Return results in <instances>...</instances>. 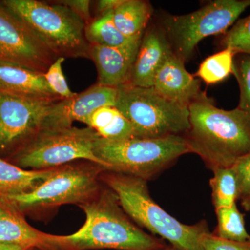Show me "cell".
<instances>
[{
  "instance_id": "3957f363",
  "label": "cell",
  "mask_w": 250,
  "mask_h": 250,
  "mask_svg": "<svg viewBox=\"0 0 250 250\" xmlns=\"http://www.w3.org/2000/svg\"><path fill=\"white\" fill-rule=\"evenodd\" d=\"M102 179L135 223L179 249L204 250L202 240L210 233L205 220L193 225L180 223L154 201L147 181L113 172L104 174Z\"/></svg>"
},
{
  "instance_id": "30bf717a",
  "label": "cell",
  "mask_w": 250,
  "mask_h": 250,
  "mask_svg": "<svg viewBox=\"0 0 250 250\" xmlns=\"http://www.w3.org/2000/svg\"><path fill=\"white\" fill-rule=\"evenodd\" d=\"M58 57L0 1V60L45 73Z\"/></svg>"
},
{
  "instance_id": "f1b7e54d",
  "label": "cell",
  "mask_w": 250,
  "mask_h": 250,
  "mask_svg": "<svg viewBox=\"0 0 250 250\" xmlns=\"http://www.w3.org/2000/svg\"><path fill=\"white\" fill-rule=\"evenodd\" d=\"M202 246L204 250H250V240L244 242L229 241L208 233L202 240Z\"/></svg>"
},
{
  "instance_id": "d6986e66",
  "label": "cell",
  "mask_w": 250,
  "mask_h": 250,
  "mask_svg": "<svg viewBox=\"0 0 250 250\" xmlns=\"http://www.w3.org/2000/svg\"><path fill=\"white\" fill-rule=\"evenodd\" d=\"M152 14V6L147 1L123 0L113 11V21L123 35L133 39L143 36Z\"/></svg>"
},
{
  "instance_id": "e0dca14e",
  "label": "cell",
  "mask_w": 250,
  "mask_h": 250,
  "mask_svg": "<svg viewBox=\"0 0 250 250\" xmlns=\"http://www.w3.org/2000/svg\"><path fill=\"white\" fill-rule=\"evenodd\" d=\"M49 235L32 228L20 213L0 202V243L49 250Z\"/></svg>"
},
{
  "instance_id": "484cf974",
  "label": "cell",
  "mask_w": 250,
  "mask_h": 250,
  "mask_svg": "<svg viewBox=\"0 0 250 250\" xmlns=\"http://www.w3.org/2000/svg\"><path fill=\"white\" fill-rule=\"evenodd\" d=\"M240 89L238 108L250 119V56L241 54L233 62V73Z\"/></svg>"
},
{
  "instance_id": "44dd1931",
  "label": "cell",
  "mask_w": 250,
  "mask_h": 250,
  "mask_svg": "<svg viewBox=\"0 0 250 250\" xmlns=\"http://www.w3.org/2000/svg\"><path fill=\"white\" fill-rule=\"evenodd\" d=\"M85 38L90 45L119 47L136 39H129L118 30L113 21V11L98 15L85 27ZM142 37V36H140Z\"/></svg>"
},
{
  "instance_id": "8fae6325",
  "label": "cell",
  "mask_w": 250,
  "mask_h": 250,
  "mask_svg": "<svg viewBox=\"0 0 250 250\" xmlns=\"http://www.w3.org/2000/svg\"><path fill=\"white\" fill-rule=\"evenodd\" d=\"M54 103L0 93V153L16 152L34 139Z\"/></svg>"
},
{
  "instance_id": "836d02e7",
  "label": "cell",
  "mask_w": 250,
  "mask_h": 250,
  "mask_svg": "<svg viewBox=\"0 0 250 250\" xmlns=\"http://www.w3.org/2000/svg\"><path fill=\"white\" fill-rule=\"evenodd\" d=\"M160 250H182L179 249V248H176V247L172 246V245H170V246H166L165 247V248H163V249H161Z\"/></svg>"
},
{
  "instance_id": "d4e9b609",
  "label": "cell",
  "mask_w": 250,
  "mask_h": 250,
  "mask_svg": "<svg viewBox=\"0 0 250 250\" xmlns=\"http://www.w3.org/2000/svg\"><path fill=\"white\" fill-rule=\"evenodd\" d=\"M223 48L232 49L236 54L250 56V15L236 21L222 40Z\"/></svg>"
},
{
  "instance_id": "4dcf8cb0",
  "label": "cell",
  "mask_w": 250,
  "mask_h": 250,
  "mask_svg": "<svg viewBox=\"0 0 250 250\" xmlns=\"http://www.w3.org/2000/svg\"><path fill=\"white\" fill-rule=\"evenodd\" d=\"M123 0H100L97 3L98 15L104 14L115 9L123 3Z\"/></svg>"
},
{
  "instance_id": "ac0fdd59",
  "label": "cell",
  "mask_w": 250,
  "mask_h": 250,
  "mask_svg": "<svg viewBox=\"0 0 250 250\" xmlns=\"http://www.w3.org/2000/svg\"><path fill=\"white\" fill-rule=\"evenodd\" d=\"M54 170H24L0 158V200L28 193L48 178Z\"/></svg>"
},
{
  "instance_id": "f546056e",
  "label": "cell",
  "mask_w": 250,
  "mask_h": 250,
  "mask_svg": "<svg viewBox=\"0 0 250 250\" xmlns=\"http://www.w3.org/2000/svg\"><path fill=\"white\" fill-rule=\"evenodd\" d=\"M56 2L63 5L69 9L71 10L72 12L75 13L84 22L85 25L91 22L92 18L90 12V1H88V0H62V1H56Z\"/></svg>"
},
{
  "instance_id": "4fadbf2b",
  "label": "cell",
  "mask_w": 250,
  "mask_h": 250,
  "mask_svg": "<svg viewBox=\"0 0 250 250\" xmlns=\"http://www.w3.org/2000/svg\"><path fill=\"white\" fill-rule=\"evenodd\" d=\"M143 36L119 47L90 45L89 59L98 70L97 83L112 88L129 83Z\"/></svg>"
},
{
  "instance_id": "cb8c5ba5",
  "label": "cell",
  "mask_w": 250,
  "mask_h": 250,
  "mask_svg": "<svg viewBox=\"0 0 250 250\" xmlns=\"http://www.w3.org/2000/svg\"><path fill=\"white\" fill-rule=\"evenodd\" d=\"M236 53L230 48H224L210 56L200 64L197 76L207 84H213L225 80L233 73Z\"/></svg>"
},
{
  "instance_id": "e575fe53",
  "label": "cell",
  "mask_w": 250,
  "mask_h": 250,
  "mask_svg": "<svg viewBox=\"0 0 250 250\" xmlns=\"http://www.w3.org/2000/svg\"><path fill=\"white\" fill-rule=\"evenodd\" d=\"M34 248H31V249H29V250H34Z\"/></svg>"
},
{
  "instance_id": "52a82bcc",
  "label": "cell",
  "mask_w": 250,
  "mask_h": 250,
  "mask_svg": "<svg viewBox=\"0 0 250 250\" xmlns=\"http://www.w3.org/2000/svg\"><path fill=\"white\" fill-rule=\"evenodd\" d=\"M104 171L101 166L69 164L56 167L48 178L34 190L0 200L18 213L45 209L67 204L88 201L100 191L99 179Z\"/></svg>"
},
{
  "instance_id": "5bb4252c",
  "label": "cell",
  "mask_w": 250,
  "mask_h": 250,
  "mask_svg": "<svg viewBox=\"0 0 250 250\" xmlns=\"http://www.w3.org/2000/svg\"><path fill=\"white\" fill-rule=\"evenodd\" d=\"M0 93L49 103L63 100L52 91L42 72L2 60H0Z\"/></svg>"
},
{
  "instance_id": "8992f818",
  "label": "cell",
  "mask_w": 250,
  "mask_h": 250,
  "mask_svg": "<svg viewBox=\"0 0 250 250\" xmlns=\"http://www.w3.org/2000/svg\"><path fill=\"white\" fill-rule=\"evenodd\" d=\"M117 88L115 107L132 125L136 137L185 136L190 129L188 107L164 98L153 87L126 83Z\"/></svg>"
},
{
  "instance_id": "2e32d148",
  "label": "cell",
  "mask_w": 250,
  "mask_h": 250,
  "mask_svg": "<svg viewBox=\"0 0 250 250\" xmlns=\"http://www.w3.org/2000/svg\"><path fill=\"white\" fill-rule=\"evenodd\" d=\"M184 62L172 52L156 73L153 88L164 98L188 107L202 91L200 81L187 71Z\"/></svg>"
},
{
  "instance_id": "d6a6232c",
  "label": "cell",
  "mask_w": 250,
  "mask_h": 250,
  "mask_svg": "<svg viewBox=\"0 0 250 250\" xmlns=\"http://www.w3.org/2000/svg\"><path fill=\"white\" fill-rule=\"evenodd\" d=\"M242 207L247 211H250V194L244 200L241 201Z\"/></svg>"
},
{
  "instance_id": "ba28073f",
  "label": "cell",
  "mask_w": 250,
  "mask_h": 250,
  "mask_svg": "<svg viewBox=\"0 0 250 250\" xmlns=\"http://www.w3.org/2000/svg\"><path fill=\"white\" fill-rule=\"evenodd\" d=\"M100 137L88 126L41 131L16 151L14 159L19 167L33 170L56 168L80 159L101 166L93 152Z\"/></svg>"
},
{
  "instance_id": "83f0119b",
  "label": "cell",
  "mask_w": 250,
  "mask_h": 250,
  "mask_svg": "<svg viewBox=\"0 0 250 250\" xmlns=\"http://www.w3.org/2000/svg\"><path fill=\"white\" fill-rule=\"evenodd\" d=\"M238 185V200L242 201L250 194V152L232 166Z\"/></svg>"
},
{
  "instance_id": "7c38bea8",
  "label": "cell",
  "mask_w": 250,
  "mask_h": 250,
  "mask_svg": "<svg viewBox=\"0 0 250 250\" xmlns=\"http://www.w3.org/2000/svg\"><path fill=\"white\" fill-rule=\"evenodd\" d=\"M118 88L98 83L70 98L54 103L42 123L41 131L71 127L75 121L86 125L94 112L104 106H115Z\"/></svg>"
},
{
  "instance_id": "603a6c76",
  "label": "cell",
  "mask_w": 250,
  "mask_h": 250,
  "mask_svg": "<svg viewBox=\"0 0 250 250\" xmlns=\"http://www.w3.org/2000/svg\"><path fill=\"white\" fill-rule=\"evenodd\" d=\"M215 212L218 225L213 234L229 241L244 242L250 240L244 215L238 210L236 204L228 208H219Z\"/></svg>"
},
{
  "instance_id": "277c9868",
  "label": "cell",
  "mask_w": 250,
  "mask_h": 250,
  "mask_svg": "<svg viewBox=\"0 0 250 250\" xmlns=\"http://www.w3.org/2000/svg\"><path fill=\"white\" fill-rule=\"evenodd\" d=\"M93 152L105 171L146 181L154 178L180 156L191 153L187 139L182 136L121 141L100 137Z\"/></svg>"
},
{
  "instance_id": "ffe728a7",
  "label": "cell",
  "mask_w": 250,
  "mask_h": 250,
  "mask_svg": "<svg viewBox=\"0 0 250 250\" xmlns=\"http://www.w3.org/2000/svg\"><path fill=\"white\" fill-rule=\"evenodd\" d=\"M86 125L95 130L100 137L111 141L136 137L132 125L115 106L99 108L90 117Z\"/></svg>"
},
{
  "instance_id": "9c48e42d",
  "label": "cell",
  "mask_w": 250,
  "mask_h": 250,
  "mask_svg": "<svg viewBox=\"0 0 250 250\" xmlns=\"http://www.w3.org/2000/svg\"><path fill=\"white\" fill-rule=\"evenodd\" d=\"M250 6V0H215L195 12L167 16L164 31L172 50L184 62L200 41L225 32Z\"/></svg>"
},
{
  "instance_id": "6da1fadb",
  "label": "cell",
  "mask_w": 250,
  "mask_h": 250,
  "mask_svg": "<svg viewBox=\"0 0 250 250\" xmlns=\"http://www.w3.org/2000/svg\"><path fill=\"white\" fill-rule=\"evenodd\" d=\"M85 222L71 235L49 234V250H160L166 246L162 238L145 232L126 214L110 189L100 190L81 204Z\"/></svg>"
},
{
  "instance_id": "5b68a950",
  "label": "cell",
  "mask_w": 250,
  "mask_h": 250,
  "mask_svg": "<svg viewBox=\"0 0 250 250\" xmlns=\"http://www.w3.org/2000/svg\"><path fill=\"white\" fill-rule=\"evenodd\" d=\"M1 2L22 20L57 57L89 59L85 24L71 10L54 1L3 0Z\"/></svg>"
},
{
  "instance_id": "9a60e30c",
  "label": "cell",
  "mask_w": 250,
  "mask_h": 250,
  "mask_svg": "<svg viewBox=\"0 0 250 250\" xmlns=\"http://www.w3.org/2000/svg\"><path fill=\"white\" fill-rule=\"evenodd\" d=\"M172 52L165 31L149 29L143 34L128 83L143 88L153 87L156 73Z\"/></svg>"
},
{
  "instance_id": "7a4b0ae2",
  "label": "cell",
  "mask_w": 250,
  "mask_h": 250,
  "mask_svg": "<svg viewBox=\"0 0 250 250\" xmlns=\"http://www.w3.org/2000/svg\"><path fill=\"white\" fill-rule=\"evenodd\" d=\"M188 109L190 127L184 137L210 170L232 167L249 154L250 119L244 112L216 107L204 92Z\"/></svg>"
},
{
  "instance_id": "1f68e13d",
  "label": "cell",
  "mask_w": 250,
  "mask_h": 250,
  "mask_svg": "<svg viewBox=\"0 0 250 250\" xmlns=\"http://www.w3.org/2000/svg\"><path fill=\"white\" fill-rule=\"evenodd\" d=\"M31 248L20 245L9 244V243H0V250H28Z\"/></svg>"
},
{
  "instance_id": "7402d4cb",
  "label": "cell",
  "mask_w": 250,
  "mask_h": 250,
  "mask_svg": "<svg viewBox=\"0 0 250 250\" xmlns=\"http://www.w3.org/2000/svg\"><path fill=\"white\" fill-rule=\"evenodd\" d=\"M213 172L210 185L215 210L236 205L238 201V185L233 167L215 168Z\"/></svg>"
},
{
  "instance_id": "4316f807",
  "label": "cell",
  "mask_w": 250,
  "mask_h": 250,
  "mask_svg": "<svg viewBox=\"0 0 250 250\" xmlns=\"http://www.w3.org/2000/svg\"><path fill=\"white\" fill-rule=\"evenodd\" d=\"M65 59L63 57L57 58L44 73L46 82L51 89L62 99L72 98L76 94L72 92L69 88L62 72V65Z\"/></svg>"
}]
</instances>
